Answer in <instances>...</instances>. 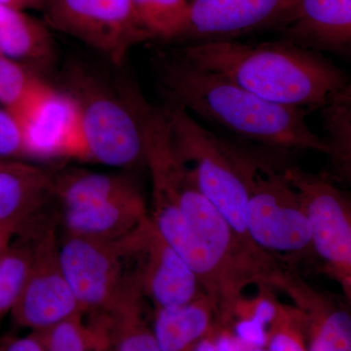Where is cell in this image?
Wrapping results in <instances>:
<instances>
[{"label":"cell","instance_id":"20","mask_svg":"<svg viewBox=\"0 0 351 351\" xmlns=\"http://www.w3.org/2000/svg\"><path fill=\"white\" fill-rule=\"evenodd\" d=\"M53 193L64 209L97 204L140 191L127 175L68 169L53 173Z\"/></svg>","mask_w":351,"mask_h":351},{"label":"cell","instance_id":"13","mask_svg":"<svg viewBox=\"0 0 351 351\" xmlns=\"http://www.w3.org/2000/svg\"><path fill=\"white\" fill-rule=\"evenodd\" d=\"M278 291L290 298L304 319L309 351H351V307L314 287L289 265Z\"/></svg>","mask_w":351,"mask_h":351},{"label":"cell","instance_id":"30","mask_svg":"<svg viewBox=\"0 0 351 351\" xmlns=\"http://www.w3.org/2000/svg\"><path fill=\"white\" fill-rule=\"evenodd\" d=\"M332 162V178L348 186L351 191V158L334 160Z\"/></svg>","mask_w":351,"mask_h":351},{"label":"cell","instance_id":"26","mask_svg":"<svg viewBox=\"0 0 351 351\" xmlns=\"http://www.w3.org/2000/svg\"><path fill=\"white\" fill-rule=\"evenodd\" d=\"M41 82L19 62L0 55V103L6 110L15 107Z\"/></svg>","mask_w":351,"mask_h":351},{"label":"cell","instance_id":"4","mask_svg":"<svg viewBox=\"0 0 351 351\" xmlns=\"http://www.w3.org/2000/svg\"><path fill=\"white\" fill-rule=\"evenodd\" d=\"M161 108L176 149L193 171L201 191L247 246L265 252L252 241L247 226L248 189L243 147L215 135L173 101L167 100Z\"/></svg>","mask_w":351,"mask_h":351},{"label":"cell","instance_id":"18","mask_svg":"<svg viewBox=\"0 0 351 351\" xmlns=\"http://www.w3.org/2000/svg\"><path fill=\"white\" fill-rule=\"evenodd\" d=\"M152 325L160 351H195L219 326L218 308L203 294L182 306L154 308Z\"/></svg>","mask_w":351,"mask_h":351},{"label":"cell","instance_id":"2","mask_svg":"<svg viewBox=\"0 0 351 351\" xmlns=\"http://www.w3.org/2000/svg\"><path fill=\"white\" fill-rule=\"evenodd\" d=\"M277 105L308 110L328 107L350 85L348 76L316 51L287 39L191 43L171 51Z\"/></svg>","mask_w":351,"mask_h":351},{"label":"cell","instance_id":"23","mask_svg":"<svg viewBox=\"0 0 351 351\" xmlns=\"http://www.w3.org/2000/svg\"><path fill=\"white\" fill-rule=\"evenodd\" d=\"M269 351H309L304 316L294 306L280 304L276 320L267 329Z\"/></svg>","mask_w":351,"mask_h":351},{"label":"cell","instance_id":"37","mask_svg":"<svg viewBox=\"0 0 351 351\" xmlns=\"http://www.w3.org/2000/svg\"><path fill=\"white\" fill-rule=\"evenodd\" d=\"M0 55H2L1 50H0Z\"/></svg>","mask_w":351,"mask_h":351},{"label":"cell","instance_id":"33","mask_svg":"<svg viewBox=\"0 0 351 351\" xmlns=\"http://www.w3.org/2000/svg\"><path fill=\"white\" fill-rule=\"evenodd\" d=\"M213 334L208 337V338L203 339L195 351H216L215 350Z\"/></svg>","mask_w":351,"mask_h":351},{"label":"cell","instance_id":"19","mask_svg":"<svg viewBox=\"0 0 351 351\" xmlns=\"http://www.w3.org/2000/svg\"><path fill=\"white\" fill-rule=\"evenodd\" d=\"M48 25L25 12L0 5V50L16 62L51 66L56 58Z\"/></svg>","mask_w":351,"mask_h":351},{"label":"cell","instance_id":"7","mask_svg":"<svg viewBox=\"0 0 351 351\" xmlns=\"http://www.w3.org/2000/svg\"><path fill=\"white\" fill-rule=\"evenodd\" d=\"M43 13L51 29L77 39L117 66L134 46L154 38L132 0H48Z\"/></svg>","mask_w":351,"mask_h":351},{"label":"cell","instance_id":"11","mask_svg":"<svg viewBox=\"0 0 351 351\" xmlns=\"http://www.w3.org/2000/svg\"><path fill=\"white\" fill-rule=\"evenodd\" d=\"M6 110L19 128L25 156L83 160L80 115L68 94L41 82Z\"/></svg>","mask_w":351,"mask_h":351},{"label":"cell","instance_id":"22","mask_svg":"<svg viewBox=\"0 0 351 351\" xmlns=\"http://www.w3.org/2000/svg\"><path fill=\"white\" fill-rule=\"evenodd\" d=\"M138 20L154 38L176 40L188 18L189 0H132Z\"/></svg>","mask_w":351,"mask_h":351},{"label":"cell","instance_id":"9","mask_svg":"<svg viewBox=\"0 0 351 351\" xmlns=\"http://www.w3.org/2000/svg\"><path fill=\"white\" fill-rule=\"evenodd\" d=\"M60 261L83 314L104 313L119 301L132 269L119 240L105 241L64 233Z\"/></svg>","mask_w":351,"mask_h":351},{"label":"cell","instance_id":"27","mask_svg":"<svg viewBox=\"0 0 351 351\" xmlns=\"http://www.w3.org/2000/svg\"><path fill=\"white\" fill-rule=\"evenodd\" d=\"M25 156L22 136L15 120L0 110V157Z\"/></svg>","mask_w":351,"mask_h":351},{"label":"cell","instance_id":"29","mask_svg":"<svg viewBox=\"0 0 351 351\" xmlns=\"http://www.w3.org/2000/svg\"><path fill=\"white\" fill-rule=\"evenodd\" d=\"M213 339L216 351L249 350L235 336L230 327H217L213 334Z\"/></svg>","mask_w":351,"mask_h":351},{"label":"cell","instance_id":"36","mask_svg":"<svg viewBox=\"0 0 351 351\" xmlns=\"http://www.w3.org/2000/svg\"><path fill=\"white\" fill-rule=\"evenodd\" d=\"M4 161H5V160H4L3 158H1V157H0V165H1V164L3 163Z\"/></svg>","mask_w":351,"mask_h":351},{"label":"cell","instance_id":"5","mask_svg":"<svg viewBox=\"0 0 351 351\" xmlns=\"http://www.w3.org/2000/svg\"><path fill=\"white\" fill-rule=\"evenodd\" d=\"M66 85L80 115L83 160L117 168L145 164L140 123L119 86L114 91L80 63L66 69Z\"/></svg>","mask_w":351,"mask_h":351},{"label":"cell","instance_id":"6","mask_svg":"<svg viewBox=\"0 0 351 351\" xmlns=\"http://www.w3.org/2000/svg\"><path fill=\"white\" fill-rule=\"evenodd\" d=\"M284 171L304 203L315 257L351 307V191L341 189L330 176L295 164L284 163Z\"/></svg>","mask_w":351,"mask_h":351},{"label":"cell","instance_id":"21","mask_svg":"<svg viewBox=\"0 0 351 351\" xmlns=\"http://www.w3.org/2000/svg\"><path fill=\"white\" fill-rule=\"evenodd\" d=\"M34 252L32 230L17 235L0 254V320L12 313L24 289Z\"/></svg>","mask_w":351,"mask_h":351},{"label":"cell","instance_id":"1","mask_svg":"<svg viewBox=\"0 0 351 351\" xmlns=\"http://www.w3.org/2000/svg\"><path fill=\"white\" fill-rule=\"evenodd\" d=\"M152 62L168 101L181 106L191 115L274 151H308L331 156L327 141L307 124L306 110L263 100L171 51L157 55Z\"/></svg>","mask_w":351,"mask_h":351},{"label":"cell","instance_id":"28","mask_svg":"<svg viewBox=\"0 0 351 351\" xmlns=\"http://www.w3.org/2000/svg\"><path fill=\"white\" fill-rule=\"evenodd\" d=\"M0 351H44L43 339L38 332L27 336H7L0 339Z\"/></svg>","mask_w":351,"mask_h":351},{"label":"cell","instance_id":"16","mask_svg":"<svg viewBox=\"0 0 351 351\" xmlns=\"http://www.w3.org/2000/svg\"><path fill=\"white\" fill-rule=\"evenodd\" d=\"M144 295L135 277L119 301L104 313L92 314L89 324L100 351H160L152 325L145 317Z\"/></svg>","mask_w":351,"mask_h":351},{"label":"cell","instance_id":"14","mask_svg":"<svg viewBox=\"0 0 351 351\" xmlns=\"http://www.w3.org/2000/svg\"><path fill=\"white\" fill-rule=\"evenodd\" d=\"M52 198L53 173L15 161L0 165V226L16 237L49 215L47 205Z\"/></svg>","mask_w":351,"mask_h":351},{"label":"cell","instance_id":"34","mask_svg":"<svg viewBox=\"0 0 351 351\" xmlns=\"http://www.w3.org/2000/svg\"><path fill=\"white\" fill-rule=\"evenodd\" d=\"M339 97H341V98H350L351 97V82L348 87L346 88L345 91L343 93L339 94Z\"/></svg>","mask_w":351,"mask_h":351},{"label":"cell","instance_id":"24","mask_svg":"<svg viewBox=\"0 0 351 351\" xmlns=\"http://www.w3.org/2000/svg\"><path fill=\"white\" fill-rule=\"evenodd\" d=\"M330 158L343 160L351 158V97L335 99L322 110Z\"/></svg>","mask_w":351,"mask_h":351},{"label":"cell","instance_id":"17","mask_svg":"<svg viewBox=\"0 0 351 351\" xmlns=\"http://www.w3.org/2000/svg\"><path fill=\"white\" fill-rule=\"evenodd\" d=\"M149 216L141 193L115 199L64 208V233L87 239L117 241L133 232Z\"/></svg>","mask_w":351,"mask_h":351},{"label":"cell","instance_id":"32","mask_svg":"<svg viewBox=\"0 0 351 351\" xmlns=\"http://www.w3.org/2000/svg\"><path fill=\"white\" fill-rule=\"evenodd\" d=\"M14 237H16V235L12 230L3 228V226H0V254L8 247V245L12 241Z\"/></svg>","mask_w":351,"mask_h":351},{"label":"cell","instance_id":"10","mask_svg":"<svg viewBox=\"0 0 351 351\" xmlns=\"http://www.w3.org/2000/svg\"><path fill=\"white\" fill-rule=\"evenodd\" d=\"M119 241L143 295L154 308L182 306L206 294L193 270L159 234L149 216Z\"/></svg>","mask_w":351,"mask_h":351},{"label":"cell","instance_id":"8","mask_svg":"<svg viewBox=\"0 0 351 351\" xmlns=\"http://www.w3.org/2000/svg\"><path fill=\"white\" fill-rule=\"evenodd\" d=\"M31 230V267L11 315L18 326L41 332L83 313L62 267L54 217L50 215Z\"/></svg>","mask_w":351,"mask_h":351},{"label":"cell","instance_id":"31","mask_svg":"<svg viewBox=\"0 0 351 351\" xmlns=\"http://www.w3.org/2000/svg\"><path fill=\"white\" fill-rule=\"evenodd\" d=\"M48 0H0V5L12 10L25 12L27 10H44Z\"/></svg>","mask_w":351,"mask_h":351},{"label":"cell","instance_id":"25","mask_svg":"<svg viewBox=\"0 0 351 351\" xmlns=\"http://www.w3.org/2000/svg\"><path fill=\"white\" fill-rule=\"evenodd\" d=\"M82 316L83 314L73 316L38 332L44 351H95L92 332L83 322Z\"/></svg>","mask_w":351,"mask_h":351},{"label":"cell","instance_id":"15","mask_svg":"<svg viewBox=\"0 0 351 351\" xmlns=\"http://www.w3.org/2000/svg\"><path fill=\"white\" fill-rule=\"evenodd\" d=\"M283 38L320 52L351 55V0H299Z\"/></svg>","mask_w":351,"mask_h":351},{"label":"cell","instance_id":"12","mask_svg":"<svg viewBox=\"0 0 351 351\" xmlns=\"http://www.w3.org/2000/svg\"><path fill=\"white\" fill-rule=\"evenodd\" d=\"M298 3L299 0H191L176 40H234L263 29H282L294 18Z\"/></svg>","mask_w":351,"mask_h":351},{"label":"cell","instance_id":"35","mask_svg":"<svg viewBox=\"0 0 351 351\" xmlns=\"http://www.w3.org/2000/svg\"><path fill=\"white\" fill-rule=\"evenodd\" d=\"M248 351H269L267 348H252V350H249Z\"/></svg>","mask_w":351,"mask_h":351},{"label":"cell","instance_id":"3","mask_svg":"<svg viewBox=\"0 0 351 351\" xmlns=\"http://www.w3.org/2000/svg\"><path fill=\"white\" fill-rule=\"evenodd\" d=\"M248 204L247 226L252 241L267 253L294 263L316 258L311 223L284 161L243 147Z\"/></svg>","mask_w":351,"mask_h":351}]
</instances>
